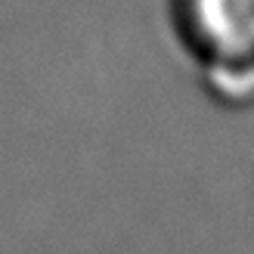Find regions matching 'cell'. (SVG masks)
Masks as SVG:
<instances>
[{"mask_svg": "<svg viewBox=\"0 0 254 254\" xmlns=\"http://www.w3.org/2000/svg\"><path fill=\"white\" fill-rule=\"evenodd\" d=\"M180 16L201 59H254V0H180Z\"/></svg>", "mask_w": 254, "mask_h": 254, "instance_id": "obj_1", "label": "cell"}]
</instances>
